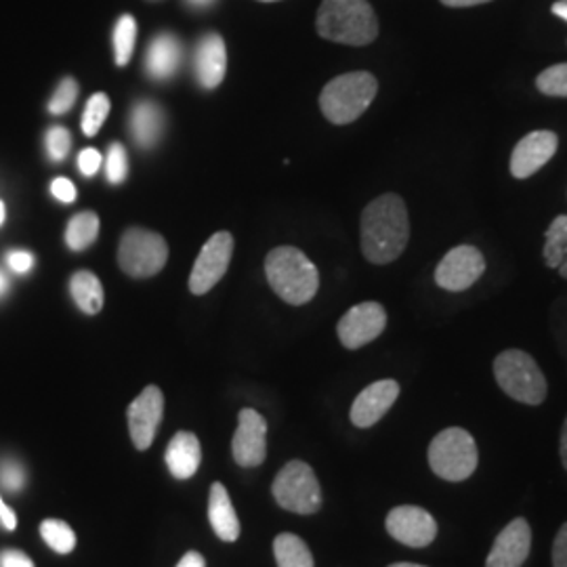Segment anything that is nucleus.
I'll list each match as a JSON object with an SVG mask.
<instances>
[{
  "label": "nucleus",
  "instance_id": "24",
  "mask_svg": "<svg viewBox=\"0 0 567 567\" xmlns=\"http://www.w3.org/2000/svg\"><path fill=\"white\" fill-rule=\"evenodd\" d=\"M274 555L278 567H313V555L297 534H278L274 540Z\"/></svg>",
  "mask_w": 567,
  "mask_h": 567
},
{
  "label": "nucleus",
  "instance_id": "8",
  "mask_svg": "<svg viewBox=\"0 0 567 567\" xmlns=\"http://www.w3.org/2000/svg\"><path fill=\"white\" fill-rule=\"evenodd\" d=\"M168 261V244L161 234L143 227H131L122 234L118 265L131 278H152Z\"/></svg>",
  "mask_w": 567,
  "mask_h": 567
},
{
  "label": "nucleus",
  "instance_id": "50",
  "mask_svg": "<svg viewBox=\"0 0 567 567\" xmlns=\"http://www.w3.org/2000/svg\"><path fill=\"white\" fill-rule=\"evenodd\" d=\"M566 2H567V0H566Z\"/></svg>",
  "mask_w": 567,
  "mask_h": 567
},
{
  "label": "nucleus",
  "instance_id": "31",
  "mask_svg": "<svg viewBox=\"0 0 567 567\" xmlns=\"http://www.w3.org/2000/svg\"><path fill=\"white\" fill-rule=\"evenodd\" d=\"M105 175H107V182L112 185H121L126 175H128V156H126V150L124 145L118 142L110 145V152H107V158H105Z\"/></svg>",
  "mask_w": 567,
  "mask_h": 567
},
{
  "label": "nucleus",
  "instance_id": "3",
  "mask_svg": "<svg viewBox=\"0 0 567 567\" xmlns=\"http://www.w3.org/2000/svg\"><path fill=\"white\" fill-rule=\"evenodd\" d=\"M265 274L274 292L288 305L309 303L320 288L318 267L295 246L274 248L265 259Z\"/></svg>",
  "mask_w": 567,
  "mask_h": 567
},
{
  "label": "nucleus",
  "instance_id": "40",
  "mask_svg": "<svg viewBox=\"0 0 567 567\" xmlns=\"http://www.w3.org/2000/svg\"><path fill=\"white\" fill-rule=\"evenodd\" d=\"M0 524L4 529H16L18 527V517H16V511L9 507L2 498H0Z\"/></svg>",
  "mask_w": 567,
  "mask_h": 567
},
{
  "label": "nucleus",
  "instance_id": "23",
  "mask_svg": "<svg viewBox=\"0 0 567 567\" xmlns=\"http://www.w3.org/2000/svg\"><path fill=\"white\" fill-rule=\"evenodd\" d=\"M70 292L82 313L97 316L103 307V286L91 271H76L70 280Z\"/></svg>",
  "mask_w": 567,
  "mask_h": 567
},
{
  "label": "nucleus",
  "instance_id": "19",
  "mask_svg": "<svg viewBox=\"0 0 567 567\" xmlns=\"http://www.w3.org/2000/svg\"><path fill=\"white\" fill-rule=\"evenodd\" d=\"M183 47L182 41L168 32L158 34L150 42L145 53V72L154 81H168L182 65Z\"/></svg>",
  "mask_w": 567,
  "mask_h": 567
},
{
  "label": "nucleus",
  "instance_id": "22",
  "mask_svg": "<svg viewBox=\"0 0 567 567\" xmlns=\"http://www.w3.org/2000/svg\"><path fill=\"white\" fill-rule=\"evenodd\" d=\"M128 126H131V135L135 143L143 150H152L163 137V107L154 102L135 103L131 118H128Z\"/></svg>",
  "mask_w": 567,
  "mask_h": 567
},
{
  "label": "nucleus",
  "instance_id": "28",
  "mask_svg": "<svg viewBox=\"0 0 567 567\" xmlns=\"http://www.w3.org/2000/svg\"><path fill=\"white\" fill-rule=\"evenodd\" d=\"M42 540L55 553L68 555L76 547V534L61 519H44L41 524Z\"/></svg>",
  "mask_w": 567,
  "mask_h": 567
},
{
  "label": "nucleus",
  "instance_id": "34",
  "mask_svg": "<svg viewBox=\"0 0 567 567\" xmlns=\"http://www.w3.org/2000/svg\"><path fill=\"white\" fill-rule=\"evenodd\" d=\"M102 154L97 150H93V147L82 150L81 156H79V168H81L84 177H93L102 168Z\"/></svg>",
  "mask_w": 567,
  "mask_h": 567
},
{
  "label": "nucleus",
  "instance_id": "37",
  "mask_svg": "<svg viewBox=\"0 0 567 567\" xmlns=\"http://www.w3.org/2000/svg\"><path fill=\"white\" fill-rule=\"evenodd\" d=\"M0 567H34V564L18 548H4L0 550Z\"/></svg>",
  "mask_w": 567,
  "mask_h": 567
},
{
  "label": "nucleus",
  "instance_id": "25",
  "mask_svg": "<svg viewBox=\"0 0 567 567\" xmlns=\"http://www.w3.org/2000/svg\"><path fill=\"white\" fill-rule=\"evenodd\" d=\"M545 264L550 269H559L561 278L567 280V215H559L548 225Z\"/></svg>",
  "mask_w": 567,
  "mask_h": 567
},
{
  "label": "nucleus",
  "instance_id": "14",
  "mask_svg": "<svg viewBox=\"0 0 567 567\" xmlns=\"http://www.w3.org/2000/svg\"><path fill=\"white\" fill-rule=\"evenodd\" d=\"M231 452L234 461L240 466L252 468L264 465L267 456V423L257 410L244 408L238 414V429L231 442Z\"/></svg>",
  "mask_w": 567,
  "mask_h": 567
},
{
  "label": "nucleus",
  "instance_id": "49",
  "mask_svg": "<svg viewBox=\"0 0 567 567\" xmlns=\"http://www.w3.org/2000/svg\"><path fill=\"white\" fill-rule=\"evenodd\" d=\"M261 2H276V0H261Z\"/></svg>",
  "mask_w": 567,
  "mask_h": 567
},
{
  "label": "nucleus",
  "instance_id": "1",
  "mask_svg": "<svg viewBox=\"0 0 567 567\" xmlns=\"http://www.w3.org/2000/svg\"><path fill=\"white\" fill-rule=\"evenodd\" d=\"M360 238L365 261L393 264L410 240V217L398 194H383L368 204L360 221Z\"/></svg>",
  "mask_w": 567,
  "mask_h": 567
},
{
  "label": "nucleus",
  "instance_id": "35",
  "mask_svg": "<svg viewBox=\"0 0 567 567\" xmlns=\"http://www.w3.org/2000/svg\"><path fill=\"white\" fill-rule=\"evenodd\" d=\"M51 194L60 200V203H74L76 200V187H74V183L70 182V179H65V177H58L55 182L51 183Z\"/></svg>",
  "mask_w": 567,
  "mask_h": 567
},
{
  "label": "nucleus",
  "instance_id": "32",
  "mask_svg": "<svg viewBox=\"0 0 567 567\" xmlns=\"http://www.w3.org/2000/svg\"><path fill=\"white\" fill-rule=\"evenodd\" d=\"M79 97V82L74 79H63L55 91V95L49 102L51 114H68Z\"/></svg>",
  "mask_w": 567,
  "mask_h": 567
},
{
  "label": "nucleus",
  "instance_id": "4",
  "mask_svg": "<svg viewBox=\"0 0 567 567\" xmlns=\"http://www.w3.org/2000/svg\"><path fill=\"white\" fill-rule=\"evenodd\" d=\"M379 93V81L370 72H349L326 84L320 95V110L332 124L358 121Z\"/></svg>",
  "mask_w": 567,
  "mask_h": 567
},
{
  "label": "nucleus",
  "instance_id": "33",
  "mask_svg": "<svg viewBox=\"0 0 567 567\" xmlns=\"http://www.w3.org/2000/svg\"><path fill=\"white\" fill-rule=\"evenodd\" d=\"M44 143H47L49 158L55 161V163H60V161H63V158L68 156V152H70V147H72V135H70V131L63 128V126H53V128L47 131Z\"/></svg>",
  "mask_w": 567,
  "mask_h": 567
},
{
  "label": "nucleus",
  "instance_id": "12",
  "mask_svg": "<svg viewBox=\"0 0 567 567\" xmlns=\"http://www.w3.org/2000/svg\"><path fill=\"white\" fill-rule=\"evenodd\" d=\"M386 326L385 307L374 301L351 307L337 326L344 349H360L383 334Z\"/></svg>",
  "mask_w": 567,
  "mask_h": 567
},
{
  "label": "nucleus",
  "instance_id": "43",
  "mask_svg": "<svg viewBox=\"0 0 567 567\" xmlns=\"http://www.w3.org/2000/svg\"><path fill=\"white\" fill-rule=\"evenodd\" d=\"M559 456H561V465L567 471V416L561 426V435H559Z\"/></svg>",
  "mask_w": 567,
  "mask_h": 567
},
{
  "label": "nucleus",
  "instance_id": "47",
  "mask_svg": "<svg viewBox=\"0 0 567 567\" xmlns=\"http://www.w3.org/2000/svg\"><path fill=\"white\" fill-rule=\"evenodd\" d=\"M4 215H7V210H4V203L0 200V225L4 221Z\"/></svg>",
  "mask_w": 567,
  "mask_h": 567
},
{
  "label": "nucleus",
  "instance_id": "39",
  "mask_svg": "<svg viewBox=\"0 0 567 567\" xmlns=\"http://www.w3.org/2000/svg\"><path fill=\"white\" fill-rule=\"evenodd\" d=\"M2 482L4 486L11 487V489H20L23 484V473H21L20 466H7L4 473H2Z\"/></svg>",
  "mask_w": 567,
  "mask_h": 567
},
{
  "label": "nucleus",
  "instance_id": "27",
  "mask_svg": "<svg viewBox=\"0 0 567 567\" xmlns=\"http://www.w3.org/2000/svg\"><path fill=\"white\" fill-rule=\"evenodd\" d=\"M114 60L116 65H126L133 51H135V41H137V21L133 16H122L116 28H114Z\"/></svg>",
  "mask_w": 567,
  "mask_h": 567
},
{
  "label": "nucleus",
  "instance_id": "16",
  "mask_svg": "<svg viewBox=\"0 0 567 567\" xmlns=\"http://www.w3.org/2000/svg\"><path fill=\"white\" fill-rule=\"evenodd\" d=\"M532 550V527L524 517L508 524L494 540L486 567H524Z\"/></svg>",
  "mask_w": 567,
  "mask_h": 567
},
{
  "label": "nucleus",
  "instance_id": "44",
  "mask_svg": "<svg viewBox=\"0 0 567 567\" xmlns=\"http://www.w3.org/2000/svg\"><path fill=\"white\" fill-rule=\"evenodd\" d=\"M557 18H561V20L567 21V2L566 0H559V2H555L553 4V9H550Z\"/></svg>",
  "mask_w": 567,
  "mask_h": 567
},
{
  "label": "nucleus",
  "instance_id": "17",
  "mask_svg": "<svg viewBox=\"0 0 567 567\" xmlns=\"http://www.w3.org/2000/svg\"><path fill=\"white\" fill-rule=\"evenodd\" d=\"M398 398H400V383L393 379L377 381L365 386L351 405V423L360 429L377 425L391 410V405L395 404Z\"/></svg>",
  "mask_w": 567,
  "mask_h": 567
},
{
  "label": "nucleus",
  "instance_id": "41",
  "mask_svg": "<svg viewBox=\"0 0 567 567\" xmlns=\"http://www.w3.org/2000/svg\"><path fill=\"white\" fill-rule=\"evenodd\" d=\"M177 567H206L203 555L198 550H189L183 555L182 561L177 564Z\"/></svg>",
  "mask_w": 567,
  "mask_h": 567
},
{
  "label": "nucleus",
  "instance_id": "21",
  "mask_svg": "<svg viewBox=\"0 0 567 567\" xmlns=\"http://www.w3.org/2000/svg\"><path fill=\"white\" fill-rule=\"evenodd\" d=\"M208 519L215 534L225 543H236L240 536V519L231 505V498L227 494L224 484H213L208 496Z\"/></svg>",
  "mask_w": 567,
  "mask_h": 567
},
{
  "label": "nucleus",
  "instance_id": "18",
  "mask_svg": "<svg viewBox=\"0 0 567 567\" xmlns=\"http://www.w3.org/2000/svg\"><path fill=\"white\" fill-rule=\"evenodd\" d=\"M227 51L219 34H204L194 51V76L198 84L210 91L217 89L225 79Z\"/></svg>",
  "mask_w": 567,
  "mask_h": 567
},
{
  "label": "nucleus",
  "instance_id": "36",
  "mask_svg": "<svg viewBox=\"0 0 567 567\" xmlns=\"http://www.w3.org/2000/svg\"><path fill=\"white\" fill-rule=\"evenodd\" d=\"M553 567H567V524L559 527L553 543Z\"/></svg>",
  "mask_w": 567,
  "mask_h": 567
},
{
  "label": "nucleus",
  "instance_id": "2",
  "mask_svg": "<svg viewBox=\"0 0 567 567\" xmlns=\"http://www.w3.org/2000/svg\"><path fill=\"white\" fill-rule=\"evenodd\" d=\"M316 28L326 41L349 47H365L379 37V20L368 0H324Z\"/></svg>",
  "mask_w": 567,
  "mask_h": 567
},
{
  "label": "nucleus",
  "instance_id": "11",
  "mask_svg": "<svg viewBox=\"0 0 567 567\" xmlns=\"http://www.w3.org/2000/svg\"><path fill=\"white\" fill-rule=\"evenodd\" d=\"M386 532L391 538L410 548H425L437 538V522L425 508L402 505L386 515Z\"/></svg>",
  "mask_w": 567,
  "mask_h": 567
},
{
  "label": "nucleus",
  "instance_id": "6",
  "mask_svg": "<svg viewBox=\"0 0 567 567\" xmlns=\"http://www.w3.org/2000/svg\"><path fill=\"white\" fill-rule=\"evenodd\" d=\"M477 463V444L473 435L461 426L444 429L429 444V466L444 482H465L475 473Z\"/></svg>",
  "mask_w": 567,
  "mask_h": 567
},
{
  "label": "nucleus",
  "instance_id": "13",
  "mask_svg": "<svg viewBox=\"0 0 567 567\" xmlns=\"http://www.w3.org/2000/svg\"><path fill=\"white\" fill-rule=\"evenodd\" d=\"M164 395L156 385L145 386L128 405V431L137 450H147L154 444L156 431L163 423Z\"/></svg>",
  "mask_w": 567,
  "mask_h": 567
},
{
  "label": "nucleus",
  "instance_id": "29",
  "mask_svg": "<svg viewBox=\"0 0 567 567\" xmlns=\"http://www.w3.org/2000/svg\"><path fill=\"white\" fill-rule=\"evenodd\" d=\"M110 100L105 93H95L84 107V114H82V133L86 137H95L100 133V128L103 126V122L110 114Z\"/></svg>",
  "mask_w": 567,
  "mask_h": 567
},
{
  "label": "nucleus",
  "instance_id": "7",
  "mask_svg": "<svg viewBox=\"0 0 567 567\" xmlns=\"http://www.w3.org/2000/svg\"><path fill=\"white\" fill-rule=\"evenodd\" d=\"M271 492L280 507L297 515H316L322 508V487L313 468L303 461L284 465Z\"/></svg>",
  "mask_w": 567,
  "mask_h": 567
},
{
  "label": "nucleus",
  "instance_id": "30",
  "mask_svg": "<svg viewBox=\"0 0 567 567\" xmlns=\"http://www.w3.org/2000/svg\"><path fill=\"white\" fill-rule=\"evenodd\" d=\"M536 89L547 97H567V63H557L540 72Z\"/></svg>",
  "mask_w": 567,
  "mask_h": 567
},
{
  "label": "nucleus",
  "instance_id": "38",
  "mask_svg": "<svg viewBox=\"0 0 567 567\" xmlns=\"http://www.w3.org/2000/svg\"><path fill=\"white\" fill-rule=\"evenodd\" d=\"M7 264H9V267H11L16 274H25V271L32 269L34 257H32L30 252H25V250H13V252H9Z\"/></svg>",
  "mask_w": 567,
  "mask_h": 567
},
{
  "label": "nucleus",
  "instance_id": "15",
  "mask_svg": "<svg viewBox=\"0 0 567 567\" xmlns=\"http://www.w3.org/2000/svg\"><path fill=\"white\" fill-rule=\"evenodd\" d=\"M559 137L553 131H532L515 145L511 154V175L527 179L536 175L557 154Z\"/></svg>",
  "mask_w": 567,
  "mask_h": 567
},
{
  "label": "nucleus",
  "instance_id": "48",
  "mask_svg": "<svg viewBox=\"0 0 567 567\" xmlns=\"http://www.w3.org/2000/svg\"><path fill=\"white\" fill-rule=\"evenodd\" d=\"M389 567H426V566H419V564H391Z\"/></svg>",
  "mask_w": 567,
  "mask_h": 567
},
{
  "label": "nucleus",
  "instance_id": "42",
  "mask_svg": "<svg viewBox=\"0 0 567 567\" xmlns=\"http://www.w3.org/2000/svg\"><path fill=\"white\" fill-rule=\"evenodd\" d=\"M492 0H442V4L452 7V9H465V7H477V4H486Z\"/></svg>",
  "mask_w": 567,
  "mask_h": 567
},
{
  "label": "nucleus",
  "instance_id": "10",
  "mask_svg": "<svg viewBox=\"0 0 567 567\" xmlns=\"http://www.w3.org/2000/svg\"><path fill=\"white\" fill-rule=\"evenodd\" d=\"M231 252H234L231 234L217 231L208 243L204 244L194 264L192 276H189V290L200 297L221 282L231 261Z\"/></svg>",
  "mask_w": 567,
  "mask_h": 567
},
{
  "label": "nucleus",
  "instance_id": "20",
  "mask_svg": "<svg viewBox=\"0 0 567 567\" xmlns=\"http://www.w3.org/2000/svg\"><path fill=\"white\" fill-rule=\"evenodd\" d=\"M166 466L175 480H189L196 475L200 461H203V447L194 433L179 431L166 446Z\"/></svg>",
  "mask_w": 567,
  "mask_h": 567
},
{
  "label": "nucleus",
  "instance_id": "46",
  "mask_svg": "<svg viewBox=\"0 0 567 567\" xmlns=\"http://www.w3.org/2000/svg\"><path fill=\"white\" fill-rule=\"evenodd\" d=\"M7 286H9V284H7V280H4V276L0 274V297L7 292Z\"/></svg>",
  "mask_w": 567,
  "mask_h": 567
},
{
  "label": "nucleus",
  "instance_id": "45",
  "mask_svg": "<svg viewBox=\"0 0 567 567\" xmlns=\"http://www.w3.org/2000/svg\"><path fill=\"white\" fill-rule=\"evenodd\" d=\"M192 7H198V9H204V7H210L215 0H187Z\"/></svg>",
  "mask_w": 567,
  "mask_h": 567
},
{
  "label": "nucleus",
  "instance_id": "9",
  "mask_svg": "<svg viewBox=\"0 0 567 567\" xmlns=\"http://www.w3.org/2000/svg\"><path fill=\"white\" fill-rule=\"evenodd\" d=\"M486 274V259L480 248L461 244L452 248L435 269V284L447 292L468 290Z\"/></svg>",
  "mask_w": 567,
  "mask_h": 567
},
{
  "label": "nucleus",
  "instance_id": "26",
  "mask_svg": "<svg viewBox=\"0 0 567 567\" xmlns=\"http://www.w3.org/2000/svg\"><path fill=\"white\" fill-rule=\"evenodd\" d=\"M100 236V217L93 210H82L76 217L70 219L65 229V244L70 250L81 252L97 240Z\"/></svg>",
  "mask_w": 567,
  "mask_h": 567
},
{
  "label": "nucleus",
  "instance_id": "5",
  "mask_svg": "<svg viewBox=\"0 0 567 567\" xmlns=\"http://www.w3.org/2000/svg\"><path fill=\"white\" fill-rule=\"evenodd\" d=\"M494 379L519 404L540 405L547 400V379L536 360L522 349H507L496 355Z\"/></svg>",
  "mask_w": 567,
  "mask_h": 567
}]
</instances>
